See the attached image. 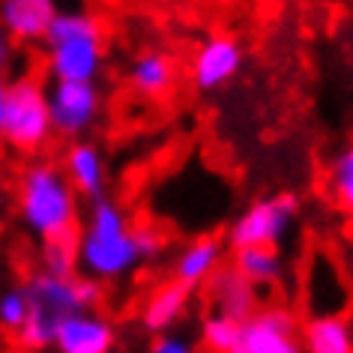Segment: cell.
I'll return each instance as SVG.
<instances>
[{"label": "cell", "mask_w": 353, "mask_h": 353, "mask_svg": "<svg viewBox=\"0 0 353 353\" xmlns=\"http://www.w3.org/2000/svg\"><path fill=\"white\" fill-rule=\"evenodd\" d=\"M165 236L150 225H132L126 210L111 198L90 201V216L75 240L78 270L96 281H117L129 276L141 261L162 252Z\"/></svg>", "instance_id": "cell-1"}, {"label": "cell", "mask_w": 353, "mask_h": 353, "mask_svg": "<svg viewBox=\"0 0 353 353\" xmlns=\"http://www.w3.org/2000/svg\"><path fill=\"white\" fill-rule=\"evenodd\" d=\"M19 219L24 231L39 243L75 236L81 207L63 168L54 162H33L19 176Z\"/></svg>", "instance_id": "cell-2"}, {"label": "cell", "mask_w": 353, "mask_h": 353, "mask_svg": "<svg viewBox=\"0 0 353 353\" xmlns=\"http://www.w3.org/2000/svg\"><path fill=\"white\" fill-rule=\"evenodd\" d=\"M28 317H24L19 335V344L28 350H46L54 347V332L60 317L75 312V308H96L102 299V290L96 279H78L57 276V272L39 270L28 279Z\"/></svg>", "instance_id": "cell-3"}, {"label": "cell", "mask_w": 353, "mask_h": 353, "mask_svg": "<svg viewBox=\"0 0 353 353\" xmlns=\"http://www.w3.org/2000/svg\"><path fill=\"white\" fill-rule=\"evenodd\" d=\"M46 69L60 81H96L105 66L102 24L90 12H57L46 33Z\"/></svg>", "instance_id": "cell-4"}, {"label": "cell", "mask_w": 353, "mask_h": 353, "mask_svg": "<svg viewBox=\"0 0 353 353\" xmlns=\"http://www.w3.org/2000/svg\"><path fill=\"white\" fill-rule=\"evenodd\" d=\"M54 135L48 114V87L37 75H21L6 84L0 138L19 153H39Z\"/></svg>", "instance_id": "cell-5"}, {"label": "cell", "mask_w": 353, "mask_h": 353, "mask_svg": "<svg viewBox=\"0 0 353 353\" xmlns=\"http://www.w3.org/2000/svg\"><path fill=\"white\" fill-rule=\"evenodd\" d=\"M299 216V204L294 195H270L249 204L228 228V245H279L290 234Z\"/></svg>", "instance_id": "cell-6"}, {"label": "cell", "mask_w": 353, "mask_h": 353, "mask_svg": "<svg viewBox=\"0 0 353 353\" xmlns=\"http://www.w3.org/2000/svg\"><path fill=\"white\" fill-rule=\"evenodd\" d=\"M102 111V96L96 81H60L54 78L48 87V114L54 135L81 138L87 135Z\"/></svg>", "instance_id": "cell-7"}, {"label": "cell", "mask_w": 353, "mask_h": 353, "mask_svg": "<svg viewBox=\"0 0 353 353\" xmlns=\"http://www.w3.org/2000/svg\"><path fill=\"white\" fill-rule=\"evenodd\" d=\"M299 323L285 305H258L240 321V353H296Z\"/></svg>", "instance_id": "cell-8"}, {"label": "cell", "mask_w": 353, "mask_h": 353, "mask_svg": "<svg viewBox=\"0 0 353 353\" xmlns=\"http://www.w3.org/2000/svg\"><path fill=\"white\" fill-rule=\"evenodd\" d=\"M243 69V46L234 37L216 33V37L204 39L192 54V84L201 93H213L228 81H234Z\"/></svg>", "instance_id": "cell-9"}, {"label": "cell", "mask_w": 353, "mask_h": 353, "mask_svg": "<svg viewBox=\"0 0 353 353\" xmlns=\"http://www.w3.org/2000/svg\"><path fill=\"white\" fill-rule=\"evenodd\" d=\"M117 344V330L96 308H75L60 317L54 347L60 353H108Z\"/></svg>", "instance_id": "cell-10"}, {"label": "cell", "mask_w": 353, "mask_h": 353, "mask_svg": "<svg viewBox=\"0 0 353 353\" xmlns=\"http://www.w3.org/2000/svg\"><path fill=\"white\" fill-rule=\"evenodd\" d=\"M57 12V0H0V28L10 39L42 42Z\"/></svg>", "instance_id": "cell-11"}, {"label": "cell", "mask_w": 353, "mask_h": 353, "mask_svg": "<svg viewBox=\"0 0 353 353\" xmlns=\"http://www.w3.org/2000/svg\"><path fill=\"white\" fill-rule=\"evenodd\" d=\"M63 171L69 176V183H72V189L78 192V198L96 201L108 189V165H105L102 150L90 144V141H75L66 150Z\"/></svg>", "instance_id": "cell-12"}, {"label": "cell", "mask_w": 353, "mask_h": 353, "mask_svg": "<svg viewBox=\"0 0 353 353\" xmlns=\"http://www.w3.org/2000/svg\"><path fill=\"white\" fill-rule=\"evenodd\" d=\"M207 294H210V305L216 312H225L236 317V321L249 317L258 308V290L236 267H219L207 279Z\"/></svg>", "instance_id": "cell-13"}, {"label": "cell", "mask_w": 353, "mask_h": 353, "mask_svg": "<svg viewBox=\"0 0 353 353\" xmlns=\"http://www.w3.org/2000/svg\"><path fill=\"white\" fill-rule=\"evenodd\" d=\"M299 347L308 353H353V321L341 312H317L299 326Z\"/></svg>", "instance_id": "cell-14"}, {"label": "cell", "mask_w": 353, "mask_h": 353, "mask_svg": "<svg viewBox=\"0 0 353 353\" xmlns=\"http://www.w3.org/2000/svg\"><path fill=\"white\" fill-rule=\"evenodd\" d=\"M129 84L144 99H165V96H171L176 87L174 57H168L165 51H141L129 66Z\"/></svg>", "instance_id": "cell-15"}, {"label": "cell", "mask_w": 353, "mask_h": 353, "mask_svg": "<svg viewBox=\"0 0 353 353\" xmlns=\"http://www.w3.org/2000/svg\"><path fill=\"white\" fill-rule=\"evenodd\" d=\"M189 299H192V288H186L183 281H168V285H159L153 294L147 296L144 308H141V326L156 335V332H165V330H174L176 323L183 321L189 308Z\"/></svg>", "instance_id": "cell-16"}, {"label": "cell", "mask_w": 353, "mask_h": 353, "mask_svg": "<svg viewBox=\"0 0 353 353\" xmlns=\"http://www.w3.org/2000/svg\"><path fill=\"white\" fill-rule=\"evenodd\" d=\"M222 258H225V243L219 236H198L176 254L174 276L186 288H201L222 267Z\"/></svg>", "instance_id": "cell-17"}, {"label": "cell", "mask_w": 353, "mask_h": 353, "mask_svg": "<svg viewBox=\"0 0 353 353\" xmlns=\"http://www.w3.org/2000/svg\"><path fill=\"white\" fill-rule=\"evenodd\" d=\"M234 267L254 288H272L285 279V258H281L279 245H243V249H234Z\"/></svg>", "instance_id": "cell-18"}, {"label": "cell", "mask_w": 353, "mask_h": 353, "mask_svg": "<svg viewBox=\"0 0 353 353\" xmlns=\"http://www.w3.org/2000/svg\"><path fill=\"white\" fill-rule=\"evenodd\" d=\"M326 189L335 204L353 216V141L332 156L330 168H326Z\"/></svg>", "instance_id": "cell-19"}, {"label": "cell", "mask_w": 353, "mask_h": 353, "mask_svg": "<svg viewBox=\"0 0 353 353\" xmlns=\"http://www.w3.org/2000/svg\"><path fill=\"white\" fill-rule=\"evenodd\" d=\"M201 344L216 353H240V321L213 308L201 323Z\"/></svg>", "instance_id": "cell-20"}, {"label": "cell", "mask_w": 353, "mask_h": 353, "mask_svg": "<svg viewBox=\"0 0 353 353\" xmlns=\"http://www.w3.org/2000/svg\"><path fill=\"white\" fill-rule=\"evenodd\" d=\"M42 270L57 272V276H72V272L78 270L75 236H63V240L42 243Z\"/></svg>", "instance_id": "cell-21"}, {"label": "cell", "mask_w": 353, "mask_h": 353, "mask_svg": "<svg viewBox=\"0 0 353 353\" xmlns=\"http://www.w3.org/2000/svg\"><path fill=\"white\" fill-rule=\"evenodd\" d=\"M24 317H28V290L24 288H10L0 294V330L19 332Z\"/></svg>", "instance_id": "cell-22"}, {"label": "cell", "mask_w": 353, "mask_h": 353, "mask_svg": "<svg viewBox=\"0 0 353 353\" xmlns=\"http://www.w3.org/2000/svg\"><path fill=\"white\" fill-rule=\"evenodd\" d=\"M153 353H192L195 350V344H192L186 335L174 332V330H165V332H156L153 335Z\"/></svg>", "instance_id": "cell-23"}, {"label": "cell", "mask_w": 353, "mask_h": 353, "mask_svg": "<svg viewBox=\"0 0 353 353\" xmlns=\"http://www.w3.org/2000/svg\"><path fill=\"white\" fill-rule=\"evenodd\" d=\"M12 60V46H10V33L0 28V75L6 72V66H10Z\"/></svg>", "instance_id": "cell-24"}, {"label": "cell", "mask_w": 353, "mask_h": 353, "mask_svg": "<svg viewBox=\"0 0 353 353\" xmlns=\"http://www.w3.org/2000/svg\"><path fill=\"white\" fill-rule=\"evenodd\" d=\"M3 105H6V81L0 78V120H3Z\"/></svg>", "instance_id": "cell-25"}]
</instances>
